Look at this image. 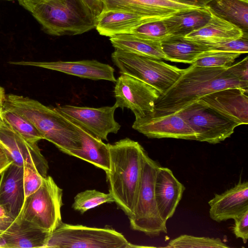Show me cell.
Here are the masks:
<instances>
[{
  "instance_id": "39",
  "label": "cell",
  "mask_w": 248,
  "mask_h": 248,
  "mask_svg": "<svg viewBox=\"0 0 248 248\" xmlns=\"http://www.w3.org/2000/svg\"><path fill=\"white\" fill-rule=\"evenodd\" d=\"M181 4L198 8H205L211 0H170Z\"/></svg>"
},
{
  "instance_id": "8",
  "label": "cell",
  "mask_w": 248,
  "mask_h": 248,
  "mask_svg": "<svg viewBox=\"0 0 248 248\" xmlns=\"http://www.w3.org/2000/svg\"><path fill=\"white\" fill-rule=\"evenodd\" d=\"M62 190L50 176L44 178L39 188L25 199L16 220L31 223L49 233L62 222Z\"/></svg>"
},
{
  "instance_id": "35",
  "label": "cell",
  "mask_w": 248,
  "mask_h": 248,
  "mask_svg": "<svg viewBox=\"0 0 248 248\" xmlns=\"http://www.w3.org/2000/svg\"><path fill=\"white\" fill-rule=\"evenodd\" d=\"M233 219V233L237 238H241L243 243H246L248 239V210Z\"/></svg>"
},
{
  "instance_id": "18",
  "label": "cell",
  "mask_w": 248,
  "mask_h": 248,
  "mask_svg": "<svg viewBox=\"0 0 248 248\" xmlns=\"http://www.w3.org/2000/svg\"><path fill=\"white\" fill-rule=\"evenodd\" d=\"M185 187L168 168L159 166L155 181V193L157 208L165 222L171 218L181 201Z\"/></svg>"
},
{
  "instance_id": "43",
  "label": "cell",
  "mask_w": 248,
  "mask_h": 248,
  "mask_svg": "<svg viewBox=\"0 0 248 248\" xmlns=\"http://www.w3.org/2000/svg\"><path fill=\"white\" fill-rule=\"evenodd\" d=\"M1 111H0V121L2 120V117H1Z\"/></svg>"
},
{
  "instance_id": "32",
  "label": "cell",
  "mask_w": 248,
  "mask_h": 248,
  "mask_svg": "<svg viewBox=\"0 0 248 248\" xmlns=\"http://www.w3.org/2000/svg\"><path fill=\"white\" fill-rule=\"evenodd\" d=\"M163 19L142 24L133 29L130 33L145 39L160 42L169 35Z\"/></svg>"
},
{
  "instance_id": "1",
  "label": "cell",
  "mask_w": 248,
  "mask_h": 248,
  "mask_svg": "<svg viewBox=\"0 0 248 248\" xmlns=\"http://www.w3.org/2000/svg\"><path fill=\"white\" fill-rule=\"evenodd\" d=\"M248 89V82L235 76L229 67H203L191 64L155 102V115L175 113L201 97L222 89Z\"/></svg>"
},
{
  "instance_id": "46",
  "label": "cell",
  "mask_w": 248,
  "mask_h": 248,
  "mask_svg": "<svg viewBox=\"0 0 248 248\" xmlns=\"http://www.w3.org/2000/svg\"></svg>"
},
{
  "instance_id": "5",
  "label": "cell",
  "mask_w": 248,
  "mask_h": 248,
  "mask_svg": "<svg viewBox=\"0 0 248 248\" xmlns=\"http://www.w3.org/2000/svg\"><path fill=\"white\" fill-rule=\"evenodd\" d=\"M111 58L121 74L136 78L164 94L180 77V69L148 56L115 48Z\"/></svg>"
},
{
  "instance_id": "21",
  "label": "cell",
  "mask_w": 248,
  "mask_h": 248,
  "mask_svg": "<svg viewBox=\"0 0 248 248\" xmlns=\"http://www.w3.org/2000/svg\"><path fill=\"white\" fill-rule=\"evenodd\" d=\"M50 233L27 222L15 219L0 234V248H45Z\"/></svg>"
},
{
  "instance_id": "45",
  "label": "cell",
  "mask_w": 248,
  "mask_h": 248,
  "mask_svg": "<svg viewBox=\"0 0 248 248\" xmlns=\"http://www.w3.org/2000/svg\"></svg>"
},
{
  "instance_id": "7",
  "label": "cell",
  "mask_w": 248,
  "mask_h": 248,
  "mask_svg": "<svg viewBox=\"0 0 248 248\" xmlns=\"http://www.w3.org/2000/svg\"><path fill=\"white\" fill-rule=\"evenodd\" d=\"M143 247L129 242L110 228L89 227L62 222L51 232L45 248H133Z\"/></svg>"
},
{
  "instance_id": "41",
  "label": "cell",
  "mask_w": 248,
  "mask_h": 248,
  "mask_svg": "<svg viewBox=\"0 0 248 248\" xmlns=\"http://www.w3.org/2000/svg\"><path fill=\"white\" fill-rule=\"evenodd\" d=\"M96 16L101 12L103 4L101 0H84Z\"/></svg>"
},
{
  "instance_id": "30",
  "label": "cell",
  "mask_w": 248,
  "mask_h": 248,
  "mask_svg": "<svg viewBox=\"0 0 248 248\" xmlns=\"http://www.w3.org/2000/svg\"><path fill=\"white\" fill-rule=\"evenodd\" d=\"M165 248H227L220 238L181 235L170 240Z\"/></svg>"
},
{
  "instance_id": "24",
  "label": "cell",
  "mask_w": 248,
  "mask_h": 248,
  "mask_svg": "<svg viewBox=\"0 0 248 248\" xmlns=\"http://www.w3.org/2000/svg\"><path fill=\"white\" fill-rule=\"evenodd\" d=\"M211 14L205 7L178 12L163 20L169 35L185 37L206 25Z\"/></svg>"
},
{
  "instance_id": "17",
  "label": "cell",
  "mask_w": 248,
  "mask_h": 248,
  "mask_svg": "<svg viewBox=\"0 0 248 248\" xmlns=\"http://www.w3.org/2000/svg\"><path fill=\"white\" fill-rule=\"evenodd\" d=\"M103 9L164 18L179 11L198 8L170 0H101Z\"/></svg>"
},
{
  "instance_id": "36",
  "label": "cell",
  "mask_w": 248,
  "mask_h": 248,
  "mask_svg": "<svg viewBox=\"0 0 248 248\" xmlns=\"http://www.w3.org/2000/svg\"><path fill=\"white\" fill-rule=\"evenodd\" d=\"M229 68L240 80L248 82V57L236 64L231 65Z\"/></svg>"
},
{
  "instance_id": "16",
  "label": "cell",
  "mask_w": 248,
  "mask_h": 248,
  "mask_svg": "<svg viewBox=\"0 0 248 248\" xmlns=\"http://www.w3.org/2000/svg\"><path fill=\"white\" fill-rule=\"evenodd\" d=\"M209 216L217 222L234 219L248 210V182L238 183L233 187L218 194L208 202Z\"/></svg>"
},
{
  "instance_id": "37",
  "label": "cell",
  "mask_w": 248,
  "mask_h": 248,
  "mask_svg": "<svg viewBox=\"0 0 248 248\" xmlns=\"http://www.w3.org/2000/svg\"><path fill=\"white\" fill-rule=\"evenodd\" d=\"M15 220L0 205V234L4 232Z\"/></svg>"
},
{
  "instance_id": "33",
  "label": "cell",
  "mask_w": 248,
  "mask_h": 248,
  "mask_svg": "<svg viewBox=\"0 0 248 248\" xmlns=\"http://www.w3.org/2000/svg\"><path fill=\"white\" fill-rule=\"evenodd\" d=\"M197 42V41H196ZM205 45L208 51H222L240 53L248 52V34H244L238 38L213 42H200Z\"/></svg>"
},
{
  "instance_id": "25",
  "label": "cell",
  "mask_w": 248,
  "mask_h": 248,
  "mask_svg": "<svg viewBox=\"0 0 248 248\" xmlns=\"http://www.w3.org/2000/svg\"><path fill=\"white\" fill-rule=\"evenodd\" d=\"M206 8L215 16L225 20L248 34V1L244 0H211Z\"/></svg>"
},
{
  "instance_id": "15",
  "label": "cell",
  "mask_w": 248,
  "mask_h": 248,
  "mask_svg": "<svg viewBox=\"0 0 248 248\" xmlns=\"http://www.w3.org/2000/svg\"><path fill=\"white\" fill-rule=\"evenodd\" d=\"M199 100L239 125L248 123V89L228 88L203 96Z\"/></svg>"
},
{
  "instance_id": "31",
  "label": "cell",
  "mask_w": 248,
  "mask_h": 248,
  "mask_svg": "<svg viewBox=\"0 0 248 248\" xmlns=\"http://www.w3.org/2000/svg\"><path fill=\"white\" fill-rule=\"evenodd\" d=\"M241 54L222 51H207L201 54L191 64L203 67H229Z\"/></svg>"
},
{
  "instance_id": "34",
  "label": "cell",
  "mask_w": 248,
  "mask_h": 248,
  "mask_svg": "<svg viewBox=\"0 0 248 248\" xmlns=\"http://www.w3.org/2000/svg\"><path fill=\"white\" fill-rule=\"evenodd\" d=\"M43 179L36 169L28 164L24 166L23 185L25 198L39 188Z\"/></svg>"
},
{
  "instance_id": "29",
  "label": "cell",
  "mask_w": 248,
  "mask_h": 248,
  "mask_svg": "<svg viewBox=\"0 0 248 248\" xmlns=\"http://www.w3.org/2000/svg\"><path fill=\"white\" fill-rule=\"evenodd\" d=\"M115 202L109 193H104L95 189L86 190L78 193L74 198L72 208L83 214L87 211L104 203Z\"/></svg>"
},
{
  "instance_id": "38",
  "label": "cell",
  "mask_w": 248,
  "mask_h": 248,
  "mask_svg": "<svg viewBox=\"0 0 248 248\" xmlns=\"http://www.w3.org/2000/svg\"><path fill=\"white\" fill-rule=\"evenodd\" d=\"M12 163L13 160L0 144V175Z\"/></svg>"
},
{
  "instance_id": "20",
  "label": "cell",
  "mask_w": 248,
  "mask_h": 248,
  "mask_svg": "<svg viewBox=\"0 0 248 248\" xmlns=\"http://www.w3.org/2000/svg\"><path fill=\"white\" fill-rule=\"evenodd\" d=\"M161 18L123 11L102 9L96 17L95 28L101 35L110 38L119 34L130 33L140 25Z\"/></svg>"
},
{
  "instance_id": "19",
  "label": "cell",
  "mask_w": 248,
  "mask_h": 248,
  "mask_svg": "<svg viewBox=\"0 0 248 248\" xmlns=\"http://www.w3.org/2000/svg\"><path fill=\"white\" fill-rule=\"evenodd\" d=\"M24 167L10 164L0 174V205L16 219L25 201Z\"/></svg>"
},
{
  "instance_id": "9",
  "label": "cell",
  "mask_w": 248,
  "mask_h": 248,
  "mask_svg": "<svg viewBox=\"0 0 248 248\" xmlns=\"http://www.w3.org/2000/svg\"><path fill=\"white\" fill-rule=\"evenodd\" d=\"M194 131L196 140L217 144L229 138L239 125L200 100L177 112Z\"/></svg>"
},
{
  "instance_id": "3",
  "label": "cell",
  "mask_w": 248,
  "mask_h": 248,
  "mask_svg": "<svg viewBox=\"0 0 248 248\" xmlns=\"http://www.w3.org/2000/svg\"><path fill=\"white\" fill-rule=\"evenodd\" d=\"M3 107L14 110L27 119L43 137L62 152L79 148L80 135L78 125L55 108L22 95H5Z\"/></svg>"
},
{
  "instance_id": "26",
  "label": "cell",
  "mask_w": 248,
  "mask_h": 248,
  "mask_svg": "<svg viewBox=\"0 0 248 248\" xmlns=\"http://www.w3.org/2000/svg\"><path fill=\"white\" fill-rule=\"evenodd\" d=\"M244 34L234 25L211 14V17L206 25L185 37L200 42H213L234 39Z\"/></svg>"
},
{
  "instance_id": "23",
  "label": "cell",
  "mask_w": 248,
  "mask_h": 248,
  "mask_svg": "<svg viewBox=\"0 0 248 248\" xmlns=\"http://www.w3.org/2000/svg\"><path fill=\"white\" fill-rule=\"evenodd\" d=\"M165 60L192 64L202 53L208 51L204 45L183 36L169 35L160 41Z\"/></svg>"
},
{
  "instance_id": "28",
  "label": "cell",
  "mask_w": 248,
  "mask_h": 248,
  "mask_svg": "<svg viewBox=\"0 0 248 248\" xmlns=\"http://www.w3.org/2000/svg\"><path fill=\"white\" fill-rule=\"evenodd\" d=\"M1 115L3 121L29 142L37 143L44 139L35 126L16 111L2 107Z\"/></svg>"
},
{
  "instance_id": "6",
  "label": "cell",
  "mask_w": 248,
  "mask_h": 248,
  "mask_svg": "<svg viewBox=\"0 0 248 248\" xmlns=\"http://www.w3.org/2000/svg\"><path fill=\"white\" fill-rule=\"evenodd\" d=\"M159 166L144 152L136 201L133 213L128 217L132 230L150 236L167 233L166 222L159 215L155 193V177Z\"/></svg>"
},
{
  "instance_id": "42",
  "label": "cell",
  "mask_w": 248,
  "mask_h": 248,
  "mask_svg": "<svg viewBox=\"0 0 248 248\" xmlns=\"http://www.w3.org/2000/svg\"><path fill=\"white\" fill-rule=\"evenodd\" d=\"M5 95L4 89L0 86V111H1L2 108L5 98Z\"/></svg>"
},
{
  "instance_id": "40",
  "label": "cell",
  "mask_w": 248,
  "mask_h": 248,
  "mask_svg": "<svg viewBox=\"0 0 248 248\" xmlns=\"http://www.w3.org/2000/svg\"><path fill=\"white\" fill-rule=\"evenodd\" d=\"M19 4L31 12L35 7L47 0H17Z\"/></svg>"
},
{
  "instance_id": "12",
  "label": "cell",
  "mask_w": 248,
  "mask_h": 248,
  "mask_svg": "<svg viewBox=\"0 0 248 248\" xmlns=\"http://www.w3.org/2000/svg\"><path fill=\"white\" fill-rule=\"evenodd\" d=\"M0 144L13 163L23 167L28 164L37 170L43 177L47 175V161L41 153L37 143L29 142L2 120L0 122Z\"/></svg>"
},
{
  "instance_id": "11",
  "label": "cell",
  "mask_w": 248,
  "mask_h": 248,
  "mask_svg": "<svg viewBox=\"0 0 248 248\" xmlns=\"http://www.w3.org/2000/svg\"><path fill=\"white\" fill-rule=\"evenodd\" d=\"M117 108L115 104L97 108L72 105L55 107L74 123L102 140H108L109 134H116L121 128L114 118Z\"/></svg>"
},
{
  "instance_id": "4",
  "label": "cell",
  "mask_w": 248,
  "mask_h": 248,
  "mask_svg": "<svg viewBox=\"0 0 248 248\" xmlns=\"http://www.w3.org/2000/svg\"><path fill=\"white\" fill-rule=\"evenodd\" d=\"M31 13L51 35H79L95 27L96 16L84 0H47Z\"/></svg>"
},
{
  "instance_id": "22",
  "label": "cell",
  "mask_w": 248,
  "mask_h": 248,
  "mask_svg": "<svg viewBox=\"0 0 248 248\" xmlns=\"http://www.w3.org/2000/svg\"><path fill=\"white\" fill-rule=\"evenodd\" d=\"M80 135L81 145L66 154L79 158L103 170H109L110 154L108 144L78 125Z\"/></svg>"
},
{
  "instance_id": "10",
  "label": "cell",
  "mask_w": 248,
  "mask_h": 248,
  "mask_svg": "<svg viewBox=\"0 0 248 248\" xmlns=\"http://www.w3.org/2000/svg\"><path fill=\"white\" fill-rule=\"evenodd\" d=\"M115 82L114 93L118 108L130 109L135 118H143L155 112V102L161 95L156 89L125 74H121Z\"/></svg>"
},
{
  "instance_id": "14",
  "label": "cell",
  "mask_w": 248,
  "mask_h": 248,
  "mask_svg": "<svg viewBox=\"0 0 248 248\" xmlns=\"http://www.w3.org/2000/svg\"><path fill=\"white\" fill-rule=\"evenodd\" d=\"M11 64L35 66L57 71L68 75L92 80L116 82L114 69L108 64L95 60L64 62H9Z\"/></svg>"
},
{
  "instance_id": "27",
  "label": "cell",
  "mask_w": 248,
  "mask_h": 248,
  "mask_svg": "<svg viewBox=\"0 0 248 248\" xmlns=\"http://www.w3.org/2000/svg\"><path fill=\"white\" fill-rule=\"evenodd\" d=\"M116 49L144 55L158 59H165L160 42L145 39L131 33L121 34L109 38Z\"/></svg>"
},
{
  "instance_id": "2",
  "label": "cell",
  "mask_w": 248,
  "mask_h": 248,
  "mask_svg": "<svg viewBox=\"0 0 248 248\" xmlns=\"http://www.w3.org/2000/svg\"><path fill=\"white\" fill-rule=\"evenodd\" d=\"M108 146L110 164L106 173L109 193L118 207L129 217L136 201L145 151L138 142L129 138Z\"/></svg>"
},
{
  "instance_id": "13",
  "label": "cell",
  "mask_w": 248,
  "mask_h": 248,
  "mask_svg": "<svg viewBox=\"0 0 248 248\" xmlns=\"http://www.w3.org/2000/svg\"><path fill=\"white\" fill-rule=\"evenodd\" d=\"M132 128L149 138L196 140L194 131L177 113L135 118Z\"/></svg>"
},
{
  "instance_id": "44",
  "label": "cell",
  "mask_w": 248,
  "mask_h": 248,
  "mask_svg": "<svg viewBox=\"0 0 248 248\" xmlns=\"http://www.w3.org/2000/svg\"><path fill=\"white\" fill-rule=\"evenodd\" d=\"M244 0L247 1H248V0Z\"/></svg>"
}]
</instances>
